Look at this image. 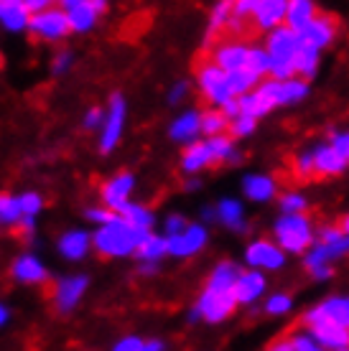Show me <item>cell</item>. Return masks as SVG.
<instances>
[{
    "label": "cell",
    "mask_w": 349,
    "mask_h": 351,
    "mask_svg": "<svg viewBox=\"0 0 349 351\" xmlns=\"http://www.w3.org/2000/svg\"><path fill=\"white\" fill-rule=\"evenodd\" d=\"M332 267H316V270H311L308 272V275H311V278H314V280H329V278H332Z\"/></svg>",
    "instance_id": "680465c9"
},
{
    "label": "cell",
    "mask_w": 349,
    "mask_h": 351,
    "mask_svg": "<svg viewBox=\"0 0 349 351\" xmlns=\"http://www.w3.org/2000/svg\"><path fill=\"white\" fill-rule=\"evenodd\" d=\"M240 308L235 298V290H222V288H210L204 285L201 293L196 295L194 306L189 308V321L192 324H225L227 318L235 316V311Z\"/></svg>",
    "instance_id": "3957f363"
},
{
    "label": "cell",
    "mask_w": 349,
    "mask_h": 351,
    "mask_svg": "<svg viewBox=\"0 0 349 351\" xmlns=\"http://www.w3.org/2000/svg\"><path fill=\"white\" fill-rule=\"evenodd\" d=\"M271 56H268V51H265V46H258V44H250V59H247V69L253 71V74H258V77H271Z\"/></svg>",
    "instance_id": "f35d334b"
},
{
    "label": "cell",
    "mask_w": 349,
    "mask_h": 351,
    "mask_svg": "<svg viewBox=\"0 0 349 351\" xmlns=\"http://www.w3.org/2000/svg\"><path fill=\"white\" fill-rule=\"evenodd\" d=\"M194 84L199 89L201 99L207 102L214 110H222V107L237 99L229 89V80H227V71H222L217 64H212L210 59L207 62L196 64V71H194Z\"/></svg>",
    "instance_id": "5b68a950"
},
{
    "label": "cell",
    "mask_w": 349,
    "mask_h": 351,
    "mask_svg": "<svg viewBox=\"0 0 349 351\" xmlns=\"http://www.w3.org/2000/svg\"><path fill=\"white\" fill-rule=\"evenodd\" d=\"M265 351H293V343H291L289 336H283V339H275Z\"/></svg>",
    "instance_id": "6f0895ef"
},
{
    "label": "cell",
    "mask_w": 349,
    "mask_h": 351,
    "mask_svg": "<svg viewBox=\"0 0 349 351\" xmlns=\"http://www.w3.org/2000/svg\"><path fill=\"white\" fill-rule=\"evenodd\" d=\"M189 92H192V82H189V80H176L174 84L168 87V95H166L168 105H181L183 99L189 97Z\"/></svg>",
    "instance_id": "681fc988"
},
{
    "label": "cell",
    "mask_w": 349,
    "mask_h": 351,
    "mask_svg": "<svg viewBox=\"0 0 349 351\" xmlns=\"http://www.w3.org/2000/svg\"><path fill=\"white\" fill-rule=\"evenodd\" d=\"M212 166H217V163H214V156H212V148L207 141H196L192 145H186L181 153V160H179V168L186 178L199 176L201 171H207Z\"/></svg>",
    "instance_id": "cb8c5ba5"
},
{
    "label": "cell",
    "mask_w": 349,
    "mask_h": 351,
    "mask_svg": "<svg viewBox=\"0 0 349 351\" xmlns=\"http://www.w3.org/2000/svg\"><path fill=\"white\" fill-rule=\"evenodd\" d=\"M337 324L349 328V295H332L324 303H316L304 313V328H311L316 324Z\"/></svg>",
    "instance_id": "5bb4252c"
},
{
    "label": "cell",
    "mask_w": 349,
    "mask_h": 351,
    "mask_svg": "<svg viewBox=\"0 0 349 351\" xmlns=\"http://www.w3.org/2000/svg\"><path fill=\"white\" fill-rule=\"evenodd\" d=\"M225 132H229V120L225 117L222 110H214V107L201 110V135H207V141L210 138H219Z\"/></svg>",
    "instance_id": "836d02e7"
},
{
    "label": "cell",
    "mask_w": 349,
    "mask_h": 351,
    "mask_svg": "<svg viewBox=\"0 0 349 351\" xmlns=\"http://www.w3.org/2000/svg\"><path fill=\"white\" fill-rule=\"evenodd\" d=\"M319 64H322V51L314 49V46L304 44L298 49L296 59H293V66H296V77L298 80H314L316 71H319Z\"/></svg>",
    "instance_id": "4dcf8cb0"
},
{
    "label": "cell",
    "mask_w": 349,
    "mask_h": 351,
    "mask_svg": "<svg viewBox=\"0 0 349 351\" xmlns=\"http://www.w3.org/2000/svg\"><path fill=\"white\" fill-rule=\"evenodd\" d=\"M339 229H341V232H344V234H347V237H349V214H347V217H344V219H341Z\"/></svg>",
    "instance_id": "6125c7cd"
},
{
    "label": "cell",
    "mask_w": 349,
    "mask_h": 351,
    "mask_svg": "<svg viewBox=\"0 0 349 351\" xmlns=\"http://www.w3.org/2000/svg\"><path fill=\"white\" fill-rule=\"evenodd\" d=\"M273 242L286 255H306L316 245V229L306 214H280L273 221Z\"/></svg>",
    "instance_id": "7a4b0ae2"
},
{
    "label": "cell",
    "mask_w": 349,
    "mask_h": 351,
    "mask_svg": "<svg viewBox=\"0 0 349 351\" xmlns=\"http://www.w3.org/2000/svg\"><path fill=\"white\" fill-rule=\"evenodd\" d=\"M229 80V89H232V95L240 99V97L250 95V92H255L258 89V84H260V77L258 74H253L250 69H243V71H232V74H227Z\"/></svg>",
    "instance_id": "d590c367"
},
{
    "label": "cell",
    "mask_w": 349,
    "mask_h": 351,
    "mask_svg": "<svg viewBox=\"0 0 349 351\" xmlns=\"http://www.w3.org/2000/svg\"><path fill=\"white\" fill-rule=\"evenodd\" d=\"M199 189H201L199 176H192V178H186V181H183V191H199Z\"/></svg>",
    "instance_id": "91938a15"
},
{
    "label": "cell",
    "mask_w": 349,
    "mask_h": 351,
    "mask_svg": "<svg viewBox=\"0 0 349 351\" xmlns=\"http://www.w3.org/2000/svg\"><path fill=\"white\" fill-rule=\"evenodd\" d=\"M240 189L245 199L253 204H268L278 196V181L271 173H245Z\"/></svg>",
    "instance_id": "ffe728a7"
},
{
    "label": "cell",
    "mask_w": 349,
    "mask_h": 351,
    "mask_svg": "<svg viewBox=\"0 0 349 351\" xmlns=\"http://www.w3.org/2000/svg\"><path fill=\"white\" fill-rule=\"evenodd\" d=\"M293 171L301 181H308V178H314L316 171H314V150H301L296 153V158H293Z\"/></svg>",
    "instance_id": "ee69618b"
},
{
    "label": "cell",
    "mask_w": 349,
    "mask_h": 351,
    "mask_svg": "<svg viewBox=\"0 0 349 351\" xmlns=\"http://www.w3.org/2000/svg\"><path fill=\"white\" fill-rule=\"evenodd\" d=\"M102 123H105V107L92 105L85 110V117H82V128H85V130L100 132L102 130Z\"/></svg>",
    "instance_id": "f6af8a7d"
},
{
    "label": "cell",
    "mask_w": 349,
    "mask_h": 351,
    "mask_svg": "<svg viewBox=\"0 0 349 351\" xmlns=\"http://www.w3.org/2000/svg\"><path fill=\"white\" fill-rule=\"evenodd\" d=\"M120 217H125V219L131 221L138 232H143V234L156 232V211L150 209V206H146V204H140V202L128 204V206L120 211Z\"/></svg>",
    "instance_id": "f546056e"
},
{
    "label": "cell",
    "mask_w": 349,
    "mask_h": 351,
    "mask_svg": "<svg viewBox=\"0 0 349 351\" xmlns=\"http://www.w3.org/2000/svg\"><path fill=\"white\" fill-rule=\"evenodd\" d=\"M265 313L268 316H286V313H291L293 311V298H291L289 293H273L271 298L265 300Z\"/></svg>",
    "instance_id": "b9f144b4"
},
{
    "label": "cell",
    "mask_w": 349,
    "mask_h": 351,
    "mask_svg": "<svg viewBox=\"0 0 349 351\" xmlns=\"http://www.w3.org/2000/svg\"><path fill=\"white\" fill-rule=\"evenodd\" d=\"M316 16H319V10H316V5L311 3V0H289V16H286V26L301 36Z\"/></svg>",
    "instance_id": "f1b7e54d"
},
{
    "label": "cell",
    "mask_w": 349,
    "mask_h": 351,
    "mask_svg": "<svg viewBox=\"0 0 349 351\" xmlns=\"http://www.w3.org/2000/svg\"><path fill=\"white\" fill-rule=\"evenodd\" d=\"M110 351H148V336L125 334V336H120V339H115Z\"/></svg>",
    "instance_id": "7bdbcfd3"
},
{
    "label": "cell",
    "mask_w": 349,
    "mask_h": 351,
    "mask_svg": "<svg viewBox=\"0 0 349 351\" xmlns=\"http://www.w3.org/2000/svg\"><path fill=\"white\" fill-rule=\"evenodd\" d=\"M243 257L247 270H258V272H278L289 263V255L273 239H253L250 245L245 247Z\"/></svg>",
    "instance_id": "30bf717a"
},
{
    "label": "cell",
    "mask_w": 349,
    "mask_h": 351,
    "mask_svg": "<svg viewBox=\"0 0 349 351\" xmlns=\"http://www.w3.org/2000/svg\"><path fill=\"white\" fill-rule=\"evenodd\" d=\"M337 31H339V23H337V18L329 16V13H319V16L308 23L304 34H301V41L308 46H314V49H326V46L334 44V38H337Z\"/></svg>",
    "instance_id": "44dd1931"
},
{
    "label": "cell",
    "mask_w": 349,
    "mask_h": 351,
    "mask_svg": "<svg viewBox=\"0 0 349 351\" xmlns=\"http://www.w3.org/2000/svg\"><path fill=\"white\" fill-rule=\"evenodd\" d=\"M210 245V227H204L201 221H189V227L181 234L168 237V257L174 260H192L199 252H204Z\"/></svg>",
    "instance_id": "8fae6325"
},
{
    "label": "cell",
    "mask_w": 349,
    "mask_h": 351,
    "mask_svg": "<svg viewBox=\"0 0 349 351\" xmlns=\"http://www.w3.org/2000/svg\"><path fill=\"white\" fill-rule=\"evenodd\" d=\"M168 257V237L164 232H148L143 234L138 245V252H135V260L138 263H153L161 265Z\"/></svg>",
    "instance_id": "4316f807"
},
{
    "label": "cell",
    "mask_w": 349,
    "mask_h": 351,
    "mask_svg": "<svg viewBox=\"0 0 349 351\" xmlns=\"http://www.w3.org/2000/svg\"><path fill=\"white\" fill-rule=\"evenodd\" d=\"M113 217H115V211L105 209L102 204H95V206H87V209H85V219H87L95 229L102 227V224H107Z\"/></svg>",
    "instance_id": "bcb514c9"
},
{
    "label": "cell",
    "mask_w": 349,
    "mask_h": 351,
    "mask_svg": "<svg viewBox=\"0 0 349 351\" xmlns=\"http://www.w3.org/2000/svg\"><path fill=\"white\" fill-rule=\"evenodd\" d=\"M280 214H306L308 211V199L298 191H286L278 196Z\"/></svg>",
    "instance_id": "ab89813d"
},
{
    "label": "cell",
    "mask_w": 349,
    "mask_h": 351,
    "mask_svg": "<svg viewBox=\"0 0 349 351\" xmlns=\"http://www.w3.org/2000/svg\"><path fill=\"white\" fill-rule=\"evenodd\" d=\"M95 252L92 232L85 227H69L56 237V255L67 263H82Z\"/></svg>",
    "instance_id": "4fadbf2b"
},
{
    "label": "cell",
    "mask_w": 349,
    "mask_h": 351,
    "mask_svg": "<svg viewBox=\"0 0 349 351\" xmlns=\"http://www.w3.org/2000/svg\"><path fill=\"white\" fill-rule=\"evenodd\" d=\"M217 224H222L225 229L235 232V234H245L250 224H247V217H245V204L235 196H225L219 199L217 204Z\"/></svg>",
    "instance_id": "d4e9b609"
},
{
    "label": "cell",
    "mask_w": 349,
    "mask_h": 351,
    "mask_svg": "<svg viewBox=\"0 0 349 351\" xmlns=\"http://www.w3.org/2000/svg\"><path fill=\"white\" fill-rule=\"evenodd\" d=\"M347 160L341 158L339 153L329 145V143H322V145H316L314 148V171L316 176H339L347 171Z\"/></svg>",
    "instance_id": "83f0119b"
},
{
    "label": "cell",
    "mask_w": 349,
    "mask_h": 351,
    "mask_svg": "<svg viewBox=\"0 0 349 351\" xmlns=\"http://www.w3.org/2000/svg\"><path fill=\"white\" fill-rule=\"evenodd\" d=\"M18 204H21V214L23 219H38L41 211L46 209L44 196L38 191H21L18 193Z\"/></svg>",
    "instance_id": "74e56055"
},
{
    "label": "cell",
    "mask_w": 349,
    "mask_h": 351,
    "mask_svg": "<svg viewBox=\"0 0 349 351\" xmlns=\"http://www.w3.org/2000/svg\"><path fill=\"white\" fill-rule=\"evenodd\" d=\"M23 3H26V10L31 13V16L44 13V10H49L54 5V3H49V0H23Z\"/></svg>",
    "instance_id": "11a10c76"
},
{
    "label": "cell",
    "mask_w": 349,
    "mask_h": 351,
    "mask_svg": "<svg viewBox=\"0 0 349 351\" xmlns=\"http://www.w3.org/2000/svg\"><path fill=\"white\" fill-rule=\"evenodd\" d=\"M135 270H138V275H143V278H153V275H158V270H161V265L138 263V265H135Z\"/></svg>",
    "instance_id": "9f6ffc18"
},
{
    "label": "cell",
    "mask_w": 349,
    "mask_h": 351,
    "mask_svg": "<svg viewBox=\"0 0 349 351\" xmlns=\"http://www.w3.org/2000/svg\"><path fill=\"white\" fill-rule=\"evenodd\" d=\"M306 97H308V82L298 80V77L283 82V87H280V107L298 105V102H304Z\"/></svg>",
    "instance_id": "8d00e7d4"
},
{
    "label": "cell",
    "mask_w": 349,
    "mask_h": 351,
    "mask_svg": "<svg viewBox=\"0 0 349 351\" xmlns=\"http://www.w3.org/2000/svg\"><path fill=\"white\" fill-rule=\"evenodd\" d=\"M286 16H289V0H260L253 13V23L258 31L271 34L275 28L286 26Z\"/></svg>",
    "instance_id": "7402d4cb"
},
{
    "label": "cell",
    "mask_w": 349,
    "mask_h": 351,
    "mask_svg": "<svg viewBox=\"0 0 349 351\" xmlns=\"http://www.w3.org/2000/svg\"><path fill=\"white\" fill-rule=\"evenodd\" d=\"M186 227H189V219H186L183 214H179V211H171L166 219H164V234H166V237L181 234Z\"/></svg>",
    "instance_id": "c3c4849f"
},
{
    "label": "cell",
    "mask_w": 349,
    "mask_h": 351,
    "mask_svg": "<svg viewBox=\"0 0 349 351\" xmlns=\"http://www.w3.org/2000/svg\"><path fill=\"white\" fill-rule=\"evenodd\" d=\"M301 46H304L301 36L296 31H291L289 26H280L265 36V51H268L273 64H293Z\"/></svg>",
    "instance_id": "9a60e30c"
},
{
    "label": "cell",
    "mask_w": 349,
    "mask_h": 351,
    "mask_svg": "<svg viewBox=\"0 0 349 351\" xmlns=\"http://www.w3.org/2000/svg\"><path fill=\"white\" fill-rule=\"evenodd\" d=\"M308 351H326V349H322V346H319V343H316V346H311V349Z\"/></svg>",
    "instance_id": "be15d7a7"
},
{
    "label": "cell",
    "mask_w": 349,
    "mask_h": 351,
    "mask_svg": "<svg viewBox=\"0 0 349 351\" xmlns=\"http://www.w3.org/2000/svg\"><path fill=\"white\" fill-rule=\"evenodd\" d=\"M74 64H77V53L71 51V49H59V51L52 56V74L54 77H64V74H69L74 69Z\"/></svg>",
    "instance_id": "60d3db41"
},
{
    "label": "cell",
    "mask_w": 349,
    "mask_h": 351,
    "mask_svg": "<svg viewBox=\"0 0 349 351\" xmlns=\"http://www.w3.org/2000/svg\"><path fill=\"white\" fill-rule=\"evenodd\" d=\"M140 239H143V232H138L120 214H115L113 219L102 224V227L92 229L95 255H100L102 260H128V257H135Z\"/></svg>",
    "instance_id": "6da1fadb"
},
{
    "label": "cell",
    "mask_w": 349,
    "mask_h": 351,
    "mask_svg": "<svg viewBox=\"0 0 349 351\" xmlns=\"http://www.w3.org/2000/svg\"><path fill=\"white\" fill-rule=\"evenodd\" d=\"M168 138L179 145H192V143L201 141V110L196 107H186L176 114L174 120L168 123Z\"/></svg>",
    "instance_id": "e0dca14e"
},
{
    "label": "cell",
    "mask_w": 349,
    "mask_h": 351,
    "mask_svg": "<svg viewBox=\"0 0 349 351\" xmlns=\"http://www.w3.org/2000/svg\"><path fill=\"white\" fill-rule=\"evenodd\" d=\"M347 255H349V237L347 234H344L339 242H332V245L316 242V245L306 252L304 267L308 272L316 270V267H332L337 260H341V257H347Z\"/></svg>",
    "instance_id": "ac0fdd59"
},
{
    "label": "cell",
    "mask_w": 349,
    "mask_h": 351,
    "mask_svg": "<svg viewBox=\"0 0 349 351\" xmlns=\"http://www.w3.org/2000/svg\"><path fill=\"white\" fill-rule=\"evenodd\" d=\"M10 324V308L0 300V328H5Z\"/></svg>",
    "instance_id": "94428289"
},
{
    "label": "cell",
    "mask_w": 349,
    "mask_h": 351,
    "mask_svg": "<svg viewBox=\"0 0 349 351\" xmlns=\"http://www.w3.org/2000/svg\"><path fill=\"white\" fill-rule=\"evenodd\" d=\"M344 237V232L339 227H334V224H326L316 232V242H324V245H332V242H339Z\"/></svg>",
    "instance_id": "f5cc1de1"
},
{
    "label": "cell",
    "mask_w": 349,
    "mask_h": 351,
    "mask_svg": "<svg viewBox=\"0 0 349 351\" xmlns=\"http://www.w3.org/2000/svg\"><path fill=\"white\" fill-rule=\"evenodd\" d=\"M329 145H332L337 153H339L341 158L349 163V130H337L332 132V138H329Z\"/></svg>",
    "instance_id": "f907efd6"
},
{
    "label": "cell",
    "mask_w": 349,
    "mask_h": 351,
    "mask_svg": "<svg viewBox=\"0 0 349 351\" xmlns=\"http://www.w3.org/2000/svg\"><path fill=\"white\" fill-rule=\"evenodd\" d=\"M306 331L314 336V341L326 351L349 349V328H344V326L324 321V324H316V326H311V328H306Z\"/></svg>",
    "instance_id": "484cf974"
},
{
    "label": "cell",
    "mask_w": 349,
    "mask_h": 351,
    "mask_svg": "<svg viewBox=\"0 0 349 351\" xmlns=\"http://www.w3.org/2000/svg\"><path fill=\"white\" fill-rule=\"evenodd\" d=\"M258 3H260V0H237V3H232V16H235L237 21L253 18L255 8H258Z\"/></svg>",
    "instance_id": "816d5d0a"
},
{
    "label": "cell",
    "mask_w": 349,
    "mask_h": 351,
    "mask_svg": "<svg viewBox=\"0 0 349 351\" xmlns=\"http://www.w3.org/2000/svg\"><path fill=\"white\" fill-rule=\"evenodd\" d=\"M247 59H250V44H245L240 38L232 41H219L217 46H212L210 62L217 64L222 71H243L247 69Z\"/></svg>",
    "instance_id": "2e32d148"
},
{
    "label": "cell",
    "mask_w": 349,
    "mask_h": 351,
    "mask_svg": "<svg viewBox=\"0 0 349 351\" xmlns=\"http://www.w3.org/2000/svg\"><path fill=\"white\" fill-rule=\"evenodd\" d=\"M207 141V138H204ZM210 148L214 156V163H240V150H237L235 141L229 135H219V138H210Z\"/></svg>",
    "instance_id": "e575fe53"
},
{
    "label": "cell",
    "mask_w": 349,
    "mask_h": 351,
    "mask_svg": "<svg viewBox=\"0 0 349 351\" xmlns=\"http://www.w3.org/2000/svg\"><path fill=\"white\" fill-rule=\"evenodd\" d=\"M89 285H92V278H89L87 272H69V275L56 278V282H54V288H52L54 311L61 313V316L74 313V311L82 306V300L87 295Z\"/></svg>",
    "instance_id": "8992f818"
},
{
    "label": "cell",
    "mask_w": 349,
    "mask_h": 351,
    "mask_svg": "<svg viewBox=\"0 0 349 351\" xmlns=\"http://www.w3.org/2000/svg\"><path fill=\"white\" fill-rule=\"evenodd\" d=\"M199 217H201V224H204V227L217 224V206H214V204H204V206L199 209Z\"/></svg>",
    "instance_id": "db71d44e"
},
{
    "label": "cell",
    "mask_w": 349,
    "mask_h": 351,
    "mask_svg": "<svg viewBox=\"0 0 349 351\" xmlns=\"http://www.w3.org/2000/svg\"><path fill=\"white\" fill-rule=\"evenodd\" d=\"M23 221L21 214V204H18V193H0V229H18Z\"/></svg>",
    "instance_id": "d6a6232c"
},
{
    "label": "cell",
    "mask_w": 349,
    "mask_h": 351,
    "mask_svg": "<svg viewBox=\"0 0 349 351\" xmlns=\"http://www.w3.org/2000/svg\"><path fill=\"white\" fill-rule=\"evenodd\" d=\"M138 178L133 171H117V173L107 176L105 181L100 184V204L105 209L120 214L128 204H133V193H135Z\"/></svg>",
    "instance_id": "9c48e42d"
},
{
    "label": "cell",
    "mask_w": 349,
    "mask_h": 351,
    "mask_svg": "<svg viewBox=\"0 0 349 351\" xmlns=\"http://www.w3.org/2000/svg\"><path fill=\"white\" fill-rule=\"evenodd\" d=\"M125 125H128V99L122 92H113L107 97L105 105V123L102 130L97 132V150L100 156H110L117 150L125 135Z\"/></svg>",
    "instance_id": "277c9868"
},
{
    "label": "cell",
    "mask_w": 349,
    "mask_h": 351,
    "mask_svg": "<svg viewBox=\"0 0 349 351\" xmlns=\"http://www.w3.org/2000/svg\"><path fill=\"white\" fill-rule=\"evenodd\" d=\"M232 3L229 0H222V3H214L210 10V21H207V44H210L214 36H219L222 31H229V23H232Z\"/></svg>",
    "instance_id": "1f68e13d"
},
{
    "label": "cell",
    "mask_w": 349,
    "mask_h": 351,
    "mask_svg": "<svg viewBox=\"0 0 349 351\" xmlns=\"http://www.w3.org/2000/svg\"><path fill=\"white\" fill-rule=\"evenodd\" d=\"M255 128H258V120L245 117V114H240L237 120L229 123V132H232V138H250V135L255 132Z\"/></svg>",
    "instance_id": "7dc6e473"
},
{
    "label": "cell",
    "mask_w": 349,
    "mask_h": 351,
    "mask_svg": "<svg viewBox=\"0 0 349 351\" xmlns=\"http://www.w3.org/2000/svg\"><path fill=\"white\" fill-rule=\"evenodd\" d=\"M341 351H349V349H341Z\"/></svg>",
    "instance_id": "e7e4bbea"
},
{
    "label": "cell",
    "mask_w": 349,
    "mask_h": 351,
    "mask_svg": "<svg viewBox=\"0 0 349 351\" xmlns=\"http://www.w3.org/2000/svg\"><path fill=\"white\" fill-rule=\"evenodd\" d=\"M31 13L23 0H0V31L10 36L28 34Z\"/></svg>",
    "instance_id": "d6986e66"
},
{
    "label": "cell",
    "mask_w": 349,
    "mask_h": 351,
    "mask_svg": "<svg viewBox=\"0 0 349 351\" xmlns=\"http://www.w3.org/2000/svg\"><path fill=\"white\" fill-rule=\"evenodd\" d=\"M265 290H268V278H265V272L243 270L240 272V278H237V285H235V298L240 306L250 308L265 295Z\"/></svg>",
    "instance_id": "603a6c76"
},
{
    "label": "cell",
    "mask_w": 349,
    "mask_h": 351,
    "mask_svg": "<svg viewBox=\"0 0 349 351\" xmlns=\"http://www.w3.org/2000/svg\"><path fill=\"white\" fill-rule=\"evenodd\" d=\"M28 36L36 38L38 44H61L71 36L69 21L67 13L61 10V5H52L44 13L31 16V26H28Z\"/></svg>",
    "instance_id": "ba28073f"
},
{
    "label": "cell",
    "mask_w": 349,
    "mask_h": 351,
    "mask_svg": "<svg viewBox=\"0 0 349 351\" xmlns=\"http://www.w3.org/2000/svg\"><path fill=\"white\" fill-rule=\"evenodd\" d=\"M59 5H61V10L67 13L71 34H77V36L92 34V31L100 26V21H102V16L107 13V8H110L107 0H64Z\"/></svg>",
    "instance_id": "52a82bcc"
},
{
    "label": "cell",
    "mask_w": 349,
    "mask_h": 351,
    "mask_svg": "<svg viewBox=\"0 0 349 351\" xmlns=\"http://www.w3.org/2000/svg\"><path fill=\"white\" fill-rule=\"evenodd\" d=\"M10 278L18 285H26V288H38L49 282V267L44 265V260L26 250V252H18L10 263Z\"/></svg>",
    "instance_id": "7c38bea8"
}]
</instances>
